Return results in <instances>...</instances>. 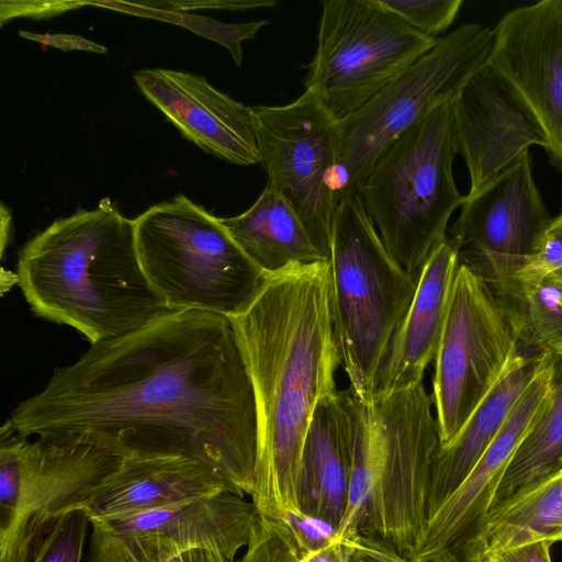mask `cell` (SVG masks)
Masks as SVG:
<instances>
[{"label":"cell","instance_id":"8","mask_svg":"<svg viewBox=\"0 0 562 562\" xmlns=\"http://www.w3.org/2000/svg\"><path fill=\"white\" fill-rule=\"evenodd\" d=\"M493 29L467 23L400 72L339 125V200L358 193L373 164L394 139L439 105L453 101L467 80L487 63Z\"/></svg>","mask_w":562,"mask_h":562},{"label":"cell","instance_id":"4","mask_svg":"<svg viewBox=\"0 0 562 562\" xmlns=\"http://www.w3.org/2000/svg\"><path fill=\"white\" fill-rule=\"evenodd\" d=\"M327 261L340 366L350 393L371 404L379 368L413 300L418 277L387 251L359 193L338 201Z\"/></svg>","mask_w":562,"mask_h":562},{"label":"cell","instance_id":"42","mask_svg":"<svg viewBox=\"0 0 562 562\" xmlns=\"http://www.w3.org/2000/svg\"><path fill=\"white\" fill-rule=\"evenodd\" d=\"M89 562H103L99 555L90 549L89 551Z\"/></svg>","mask_w":562,"mask_h":562},{"label":"cell","instance_id":"6","mask_svg":"<svg viewBox=\"0 0 562 562\" xmlns=\"http://www.w3.org/2000/svg\"><path fill=\"white\" fill-rule=\"evenodd\" d=\"M138 257L151 285L173 311L233 317L261 286L263 272L220 218L183 194L134 220Z\"/></svg>","mask_w":562,"mask_h":562},{"label":"cell","instance_id":"7","mask_svg":"<svg viewBox=\"0 0 562 562\" xmlns=\"http://www.w3.org/2000/svg\"><path fill=\"white\" fill-rule=\"evenodd\" d=\"M121 461L91 445L29 440L7 419L0 429V562H32L60 517L82 505Z\"/></svg>","mask_w":562,"mask_h":562},{"label":"cell","instance_id":"15","mask_svg":"<svg viewBox=\"0 0 562 562\" xmlns=\"http://www.w3.org/2000/svg\"><path fill=\"white\" fill-rule=\"evenodd\" d=\"M458 154L467 165L473 195L516 162L531 146L549 147L538 117L515 87L485 64L453 100Z\"/></svg>","mask_w":562,"mask_h":562},{"label":"cell","instance_id":"2","mask_svg":"<svg viewBox=\"0 0 562 562\" xmlns=\"http://www.w3.org/2000/svg\"><path fill=\"white\" fill-rule=\"evenodd\" d=\"M229 318L256 401L251 502L259 516L282 518L300 510L301 458L315 408L339 391L328 261L266 273L249 304Z\"/></svg>","mask_w":562,"mask_h":562},{"label":"cell","instance_id":"20","mask_svg":"<svg viewBox=\"0 0 562 562\" xmlns=\"http://www.w3.org/2000/svg\"><path fill=\"white\" fill-rule=\"evenodd\" d=\"M256 517L252 502L224 491L90 524L114 536L157 538L179 549H206L234 560L247 546Z\"/></svg>","mask_w":562,"mask_h":562},{"label":"cell","instance_id":"21","mask_svg":"<svg viewBox=\"0 0 562 562\" xmlns=\"http://www.w3.org/2000/svg\"><path fill=\"white\" fill-rule=\"evenodd\" d=\"M355 427L353 396L338 391L316 406L302 451L300 510L337 529L347 508Z\"/></svg>","mask_w":562,"mask_h":562},{"label":"cell","instance_id":"37","mask_svg":"<svg viewBox=\"0 0 562 562\" xmlns=\"http://www.w3.org/2000/svg\"><path fill=\"white\" fill-rule=\"evenodd\" d=\"M2 3L8 5V9L1 8V13L8 11L7 14H2L1 15V23L2 24L4 23V21L7 19H12V18H14L16 15L29 16V18H32V19H42V18L52 16V15L61 13L64 11L71 10L74 8L87 4L86 1L85 2H72V1L33 2L34 5H35V9H31L27 5H26L25 9H23V8H20L18 5H16V8H13V7L9 5L5 1H2ZM22 3L24 4V2H22Z\"/></svg>","mask_w":562,"mask_h":562},{"label":"cell","instance_id":"31","mask_svg":"<svg viewBox=\"0 0 562 562\" xmlns=\"http://www.w3.org/2000/svg\"><path fill=\"white\" fill-rule=\"evenodd\" d=\"M89 522L90 518L80 508L66 512L32 562H81Z\"/></svg>","mask_w":562,"mask_h":562},{"label":"cell","instance_id":"34","mask_svg":"<svg viewBox=\"0 0 562 562\" xmlns=\"http://www.w3.org/2000/svg\"><path fill=\"white\" fill-rule=\"evenodd\" d=\"M90 549L103 562H142L127 542L102 530L92 533Z\"/></svg>","mask_w":562,"mask_h":562},{"label":"cell","instance_id":"39","mask_svg":"<svg viewBox=\"0 0 562 562\" xmlns=\"http://www.w3.org/2000/svg\"><path fill=\"white\" fill-rule=\"evenodd\" d=\"M0 221H1V255H3L7 244L9 243L10 232H11V212L9 207L5 206L3 202H1L0 210Z\"/></svg>","mask_w":562,"mask_h":562},{"label":"cell","instance_id":"12","mask_svg":"<svg viewBox=\"0 0 562 562\" xmlns=\"http://www.w3.org/2000/svg\"><path fill=\"white\" fill-rule=\"evenodd\" d=\"M383 458L361 535L376 538L412 559L427 524V498L440 445L432 398L423 384L374 400Z\"/></svg>","mask_w":562,"mask_h":562},{"label":"cell","instance_id":"5","mask_svg":"<svg viewBox=\"0 0 562 562\" xmlns=\"http://www.w3.org/2000/svg\"><path fill=\"white\" fill-rule=\"evenodd\" d=\"M457 154L449 101L385 147L358 190L385 248L414 277L464 201L452 172Z\"/></svg>","mask_w":562,"mask_h":562},{"label":"cell","instance_id":"36","mask_svg":"<svg viewBox=\"0 0 562 562\" xmlns=\"http://www.w3.org/2000/svg\"><path fill=\"white\" fill-rule=\"evenodd\" d=\"M551 541L542 540L506 550L485 562H552Z\"/></svg>","mask_w":562,"mask_h":562},{"label":"cell","instance_id":"25","mask_svg":"<svg viewBox=\"0 0 562 562\" xmlns=\"http://www.w3.org/2000/svg\"><path fill=\"white\" fill-rule=\"evenodd\" d=\"M561 465L562 359L560 358L551 400L516 450L495 492L491 509L528 490Z\"/></svg>","mask_w":562,"mask_h":562},{"label":"cell","instance_id":"9","mask_svg":"<svg viewBox=\"0 0 562 562\" xmlns=\"http://www.w3.org/2000/svg\"><path fill=\"white\" fill-rule=\"evenodd\" d=\"M439 38L411 27L380 0H326L306 65L313 91L338 121L357 113Z\"/></svg>","mask_w":562,"mask_h":562},{"label":"cell","instance_id":"26","mask_svg":"<svg viewBox=\"0 0 562 562\" xmlns=\"http://www.w3.org/2000/svg\"><path fill=\"white\" fill-rule=\"evenodd\" d=\"M338 539L330 522L301 510L288 512L282 518L257 517L247 550L239 562H295L307 553Z\"/></svg>","mask_w":562,"mask_h":562},{"label":"cell","instance_id":"14","mask_svg":"<svg viewBox=\"0 0 562 562\" xmlns=\"http://www.w3.org/2000/svg\"><path fill=\"white\" fill-rule=\"evenodd\" d=\"M559 356L542 353L528 384L495 438L461 484L427 519L414 562H452L475 525L488 513L516 450L546 411Z\"/></svg>","mask_w":562,"mask_h":562},{"label":"cell","instance_id":"11","mask_svg":"<svg viewBox=\"0 0 562 562\" xmlns=\"http://www.w3.org/2000/svg\"><path fill=\"white\" fill-rule=\"evenodd\" d=\"M252 112L266 186L289 200L328 259L339 201V122L311 90L291 103L257 105Z\"/></svg>","mask_w":562,"mask_h":562},{"label":"cell","instance_id":"43","mask_svg":"<svg viewBox=\"0 0 562 562\" xmlns=\"http://www.w3.org/2000/svg\"><path fill=\"white\" fill-rule=\"evenodd\" d=\"M295 562H301V561H295Z\"/></svg>","mask_w":562,"mask_h":562},{"label":"cell","instance_id":"3","mask_svg":"<svg viewBox=\"0 0 562 562\" xmlns=\"http://www.w3.org/2000/svg\"><path fill=\"white\" fill-rule=\"evenodd\" d=\"M15 280L36 316L72 327L91 345L173 312L144 272L134 220L109 198L55 220L24 244Z\"/></svg>","mask_w":562,"mask_h":562},{"label":"cell","instance_id":"22","mask_svg":"<svg viewBox=\"0 0 562 562\" xmlns=\"http://www.w3.org/2000/svg\"><path fill=\"white\" fill-rule=\"evenodd\" d=\"M542 353L519 346L504 372L458 434L435 454L427 498V519L467 477L497 435L531 379Z\"/></svg>","mask_w":562,"mask_h":562},{"label":"cell","instance_id":"13","mask_svg":"<svg viewBox=\"0 0 562 562\" xmlns=\"http://www.w3.org/2000/svg\"><path fill=\"white\" fill-rule=\"evenodd\" d=\"M551 216L535 182L529 153L473 195H465L449 241L459 262L477 270L505 299L533 256Z\"/></svg>","mask_w":562,"mask_h":562},{"label":"cell","instance_id":"10","mask_svg":"<svg viewBox=\"0 0 562 562\" xmlns=\"http://www.w3.org/2000/svg\"><path fill=\"white\" fill-rule=\"evenodd\" d=\"M519 349L514 316L477 270L459 262L435 357L439 446L462 428Z\"/></svg>","mask_w":562,"mask_h":562},{"label":"cell","instance_id":"19","mask_svg":"<svg viewBox=\"0 0 562 562\" xmlns=\"http://www.w3.org/2000/svg\"><path fill=\"white\" fill-rule=\"evenodd\" d=\"M224 491L244 496L206 462L187 457L126 458L78 508L90 521L104 520Z\"/></svg>","mask_w":562,"mask_h":562},{"label":"cell","instance_id":"41","mask_svg":"<svg viewBox=\"0 0 562 562\" xmlns=\"http://www.w3.org/2000/svg\"><path fill=\"white\" fill-rule=\"evenodd\" d=\"M544 280L555 290L562 305V267L546 276Z\"/></svg>","mask_w":562,"mask_h":562},{"label":"cell","instance_id":"28","mask_svg":"<svg viewBox=\"0 0 562 562\" xmlns=\"http://www.w3.org/2000/svg\"><path fill=\"white\" fill-rule=\"evenodd\" d=\"M503 300L514 316L520 347L562 355V305L544 279L519 280Z\"/></svg>","mask_w":562,"mask_h":562},{"label":"cell","instance_id":"24","mask_svg":"<svg viewBox=\"0 0 562 562\" xmlns=\"http://www.w3.org/2000/svg\"><path fill=\"white\" fill-rule=\"evenodd\" d=\"M220 222L249 259L266 273L291 263L327 260L314 246L289 200L268 186L246 212L221 217Z\"/></svg>","mask_w":562,"mask_h":562},{"label":"cell","instance_id":"23","mask_svg":"<svg viewBox=\"0 0 562 562\" xmlns=\"http://www.w3.org/2000/svg\"><path fill=\"white\" fill-rule=\"evenodd\" d=\"M542 540L562 541V465L492 508L452 562H485L506 550Z\"/></svg>","mask_w":562,"mask_h":562},{"label":"cell","instance_id":"1","mask_svg":"<svg viewBox=\"0 0 562 562\" xmlns=\"http://www.w3.org/2000/svg\"><path fill=\"white\" fill-rule=\"evenodd\" d=\"M8 420L21 436L91 445L122 459H196L244 495L254 491V387L224 315L172 312L91 345L72 364L56 368Z\"/></svg>","mask_w":562,"mask_h":562},{"label":"cell","instance_id":"17","mask_svg":"<svg viewBox=\"0 0 562 562\" xmlns=\"http://www.w3.org/2000/svg\"><path fill=\"white\" fill-rule=\"evenodd\" d=\"M134 80L182 136L205 153L238 166L260 162L252 106L186 71L142 69Z\"/></svg>","mask_w":562,"mask_h":562},{"label":"cell","instance_id":"35","mask_svg":"<svg viewBox=\"0 0 562 562\" xmlns=\"http://www.w3.org/2000/svg\"><path fill=\"white\" fill-rule=\"evenodd\" d=\"M19 35L41 43L43 45L53 46L59 48L64 52L69 50H86L92 52L97 54H105L108 52L106 47L97 44L92 41L86 40L80 35L75 34H66V33H33L29 31H20Z\"/></svg>","mask_w":562,"mask_h":562},{"label":"cell","instance_id":"29","mask_svg":"<svg viewBox=\"0 0 562 562\" xmlns=\"http://www.w3.org/2000/svg\"><path fill=\"white\" fill-rule=\"evenodd\" d=\"M87 4L104 7L128 14L181 25L196 35L204 36L223 45L228 49L237 66H240L243 60L241 42L255 38L258 31L269 24L268 20H259L240 24L223 23L211 18L192 15L181 11L156 10L144 7L139 2L87 1Z\"/></svg>","mask_w":562,"mask_h":562},{"label":"cell","instance_id":"16","mask_svg":"<svg viewBox=\"0 0 562 562\" xmlns=\"http://www.w3.org/2000/svg\"><path fill=\"white\" fill-rule=\"evenodd\" d=\"M493 32L487 64L533 111L548 137L547 151L562 170V0L515 8Z\"/></svg>","mask_w":562,"mask_h":562},{"label":"cell","instance_id":"33","mask_svg":"<svg viewBox=\"0 0 562 562\" xmlns=\"http://www.w3.org/2000/svg\"><path fill=\"white\" fill-rule=\"evenodd\" d=\"M342 541L349 553V562H414L376 538L357 533Z\"/></svg>","mask_w":562,"mask_h":562},{"label":"cell","instance_id":"32","mask_svg":"<svg viewBox=\"0 0 562 562\" xmlns=\"http://www.w3.org/2000/svg\"><path fill=\"white\" fill-rule=\"evenodd\" d=\"M116 537L126 541L142 562H234V560L215 551L199 548L179 549L157 538L134 536Z\"/></svg>","mask_w":562,"mask_h":562},{"label":"cell","instance_id":"40","mask_svg":"<svg viewBox=\"0 0 562 562\" xmlns=\"http://www.w3.org/2000/svg\"><path fill=\"white\" fill-rule=\"evenodd\" d=\"M546 236L562 244V211L551 220Z\"/></svg>","mask_w":562,"mask_h":562},{"label":"cell","instance_id":"18","mask_svg":"<svg viewBox=\"0 0 562 562\" xmlns=\"http://www.w3.org/2000/svg\"><path fill=\"white\" fill-rule=\"evenodd\" d=\"M458 266V252L447 236L419 271L413 300L379 368L374 400L423 384L439 347Z\"/></svg>","mask_w":562,"mask_h":562},{"label":"cell","instance_id":"27","mask_svg":"<svg viewBox=\"0 0 562 562\" xmlns=\"http://www.w3.org/2000/svg\"><path fill=\"white\" fill-rule=\"evenodd\" d=\"M353 400L355 440L347 508L338 529L341 541L360 532L378 483L383 458L382 426L374 401L371 404H363L355 396Z\"/></svg>","mask_w":562,"mask_h":562},{"label":"cell","instance_id":"30","mask_svg":"<svg viewBox=\"0 0 562 562\" xmlns=\"http://www.w3.org/2000/svg\"><path fill=\"white\" fill-rule=\"evenodd\" d=\"M381 4L400 16L420 34L440 38L454 22L462 0H380Z\"/></svg>","mask_w":562,"mask_h":562},{"label":"cell","instance_id":"38","mask_svg":"<svg viewBox=\"0 0 562 562\" xmlns=\"http://www.w3.org/2000/svg\"><path fill=\"white\" fill-rule=\"evenodd\" d=\"M301 562H349V553L345 542L337 540L307 553Z\"/></svg>","mask_w":562,"mask_h":562}]
</instances>
